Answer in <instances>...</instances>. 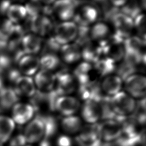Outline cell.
I'll use <instances>...</instances> for the list:
<instances>
[{"label": "cell", "mask_w": 146, "mask_h": 146, "mask_svg": "<svg viewBox=\"0 0 146 146\" xmlns=\"http://www.w3.org/2000/svg\"><path fill=\"white\" fill-rule=\"evenodd\" d=\"M39 63L41 70L53 72L59 67L60 60L56 54L46 53L39 58Z\"/></svg>", "instance_id": "obj_29"}, {"label": "cell", "mask_w": 146, "mask_h": 146, "mask_svg": "<svg viewBox=\"0 0 146 146\" xmlns=\"http://www.w3.org/2000/svg\"><path fill=\"white\" fill-rule=\"evenodd\" d=\"M79 132L76 141L79 146H103L104 143L98 136L96 124L84 125Z\"/></svg>", "instance_id": "obj_9"}, {"label": "cell", "mask_w": 146, "mask_h": 146, "mask_svg": "<svg viewBox=\"0 0 146 146\" xmlns=\"http://www.w3.org/2000/svg\"><path fill=\"white\" fill-rule=\"evenodd\" d=\"M73 75L79 85L96 82V78L99 76L92 63L84 61L75 68Z\"/></svg>", "instance_id": "obj_10"}, {"label": "cell", "mask_w": 146, "mask_h": 146, "mask_svg": "<svg viewBox=\"0 0 146 146\" xmlns=\"http://www.w3.org/2000/svg\"><path fill=\"white\" fill-rule=\"evenodd\" d=\"M124 39L115 34L100 43L102 53L115 63L121 61L125 55Z\"/></svg>", "instance_id": "obj_2"}, {"label": "cell", "mask_w": 146, "mask_h": 146, "mask_svg": "<svg viewBox=\"0 0 146 146\" xmlns=\"http://www.w3.org/2000/svg\"><path fill=\"white\" fill-rule=\"evenodd\" d=\"M116 63L103 54L92 64L100 77L112 74L116 69Z\"/></svg>", "instance_id": "obj_25"}, {"label": "cell", "mask_w": 146, "mask_h": 146, "mask_svg": "<svg viewBox=\"0 0 146 146\" xmlns=\"http://www.w3.org/2000/svg\"><path fill=\"white\" fill-rule=\"evenodd\" d=\"M133 23L134 30H136L137 34V36L145 42L146 24L145 14L141 13L138 14L133 19Z\"/></svg>", "instance_id": "obj_35"}, {"label": "cell", "mask_w": 146, "mask_h": 146, "mask_svg": "<svg viewBox=\"0 0 146 146\" xmlns=\"http://www.w3.org/2000/svg\"><path fill=\"white\" fill-rule=\"evenodd\" d=\"M121 8L122 9L121 13L129 16L132 19L141 13L142 9L140 0H128Z\"/></svg>", "instance_id": "obj_34"}, {"label": "cell", "mask_w": 146, "mask_h": 146, "mask_svg": "<svg viewBox=\"0 0 146 146\" xmlns=\"http://www.w3.org/2000/svg\"><path fill=\"white\" fill-rule=\"evenodd\" d=\"M126 92L135 98H144L146 92V79L145 76L134 73L124 80Z\"/></svg>", "instance_id": "obj_7"}, {"label": "cell", "mask_w": 146, "mask_h": 146, "mask_svg": "<svg viewBox=\"0 0 146 146\" xmlns=\"http://www.w3.org/2000/svg\"><path fill=\"white\" fill-rule=\"evenodd\" d=\"M43 39L41 36L34 33H27L21 40V46L25 54L36 55L42 50Z\"/></svg>", "instance_id": "obj_21"}, {"label": "cell", "mask_w": 146, "mask_h": 146, "mask_svg": "<svg viewBox=\"0 0 146 146\" xmlns=\"http://www.w3.org/2000/svg\"><path fill=\"white\" fill-rule=\"evenodd\" d=\"M80 47L81 56L84 61L93 63L103 54L100 44L91 39L84 43Z\"/></svg>", "instance_id": "obj_22"}, {"label": "cell", "mask_w": 146, "mask_h": 146, "mask_svg": "<svg viewBox=\"0 0 146 146\" xmlns=\"http://www.w3.org/2000/svg\"><path fill=\"white\" fill-rule=\"evenodd\" d=\"M98 136L105 143L116 141L120 136L122 127L121 124L115 120H106L96 124Z\"/></svg>", "instance_id": "obj_5"}, {"label": "cell", "mask_w": 146, "mask_h": 146, "mask_svg": "<svg viewBox=\"0 0 146 146\" xmlns=\"http://www.w3.org/2000/svg\"><path fill=\"white\" fill-rule=\"evenodd\" d=\"M111 19L116 35L124 40L132 35L134 30L133 19L121 12H119L116 13Z\"/></svg>", "instance_id": "obj_6"}, {"label": "cell", "mask_w": 146, "mask_h": 146, "mask_svg": "<svg viewBox=\"0 0 146 146\" xmlns=\"http://www.w3.org/2000/svg\"><path fill=\"white\" fill-rule=\"evenodd\" d=\"M34 113L35 110L31 104L17 103L12 107L11 118L15 124L23 125L31 120Z\"/></svg>", "instance_id": "obj_16"}, {"label": "cell", "mask_w": 146, "mask_h": 146, "mask_svg": "<svg viewBox=\"0 0 146 146\" xmlns=\"http://www.w3.org/2000/svg\"><path fill=\"white\" fill-rule=\"evenodd\" d=\"M27 141L23 134H18L13 136L9 141V146H26Z\"/></svg>", "instance_id": "obj_36"}, {"label": "cell", "mask_w": 146, "mask_h": 146, "mask_svg": "<svg viewBox=\"0 0 146 146\" xmlns=\"http://www.w3.org/2000/svg\"><path fill=\"white\" fill-rule=\"evenodd\" d=\"M26 146H39V145H35L34 144H30L27 145H26Z\"/></svg>", "instance_id": "obj_40"}, {"label": "cell", "mask_w": 146, "mask_h": 146, "mask_svg": "<svg viewBox=\"0 0 146 146\" xmlns=\"http://www.w3.org/2000/svg\"><path fill=\"white\" fill-rule=\"evenodd\" d=\"M33 80L38 91L49 93L54 90L56 75L52 72L40 69L34 75Z\"/></svg>", "instance_id": "obj_14"}, {"label": "cell", "mask_w": 146, "mask_h": 146, "mask_svg": "<svg viewBox=\"0 0 146 146\" xmlns=\"http://www.w3.org/2000/svg\"><path fill=\"white\" fill-rule=\"evenodd\" d=\"M89 35L91 40L100 43L110 35L109 26L104 22H96L89 27Z\"/></svg>", "instance_id": "obj_24"}, {"label": "cell", "mask_w": 146, "mask_h": 146, "mask_svg": "<svg viewBox=\"0 0 146 146\" xmlns=\"http://www.w3.org/2000/svg\"><path fill=\"white\" fill-rule=\"evenodd\" d=\"M99 10L94 5L86 3L76 7L73 19L78 26L89 27L95 23L99 17Z\"/></svg>", "instance_id": "obj_4"}, {"label": "cell", "mask_w": 146, "mask_h": 146, "mask_svg": "<svg viewBox=\"0 0 146 146\" xmlns=\"http://www.w3.org/2000/svg\"><path fill=\"white\" fill-rule=\"evenodd\" d=\"M42 4L39 0H27L25 6L27 15L29 17H33L39 15H46V7ZM46 6V5H45Z\"/></svg>", "instance_id": "obj_31"}, {"label": "cell", "mask_w": 146, "mask_h": 146, "mask_svg": "<svg viewBox=\"0 0 146 146\" xmlns=\"http://www.w3.org/2000/svg\"><path fill=\"white\" fill-rule=\"evenodd\" d=\"M16 1H19V2H23V1H27V0H15Z\"/></svg>", "instance_id": "obj_41"}, {"label": "cell", "mask_w": 146, "mask_h": 146, "mask_svg": "<svg viewBox=\"0 0 146 146\" xmlns=\"http://www.w3.org/2000/svg\"><path fill=\"white\" fill-rule=\"evenodd\" d=\"M110 100L113 111L118 117L117 120L122 117H127L135 111L137 103L135 99L126 92L120 91L110 97Z\"/></svg>", "instance_id": "obj_1"}, {"label": "cell", "mask_w": 146, "mask_h": 146, "mask_svg": "<svg viewBox=\"0 0 146 146\" xmlns=\"http://www.w3.org/2000/svg\"><path fill=\"white\" fill-rule=\"evenodd\" d=\"M42 4H43L44 5H50L51 4H53L54 2L56 1V0H39Z\"/></svg>", "instance_id": "obj_39"}, {"label": "cell", "mask_w": 146, "mask_h": 146, "mask_svg": "<svg viewBox=\"0 0 146 146\" xmlns=\"http://www.w3.org/2000/svg\"><path fill=\"white\" fill-rule=\"evenodd\" d=\"M78 30V25L74 22L63 21L55 26L52 36L62 46L75 41L77 36Z\"/></svg>", "instance_id": "obj_3"}, {"label": "cell", "mask_w": 146, "mask_h": 146, "mask_svg": "<svg viewBox=\"0 0 146 146\" xmlns=\"http://www.w3.org/2000/svg\"><path fill=\"white\" fill-rule=\"evenodd\" d=\"M27 123L23 134L27 143L35 144L42 140L44 135V125L42 115H37Z\"/></svg>", "instance_id": "obj_8"}, {"label": "cell", "mask_w": 146, "mask_h": 146, "mask_svg": "<svg viewBox=\"0 0 146 146\" xmlns=\"http://www.w3.org/2000/svg\"><path fill=\"white\" fill-rule=\"evenodd\" d=\"M56 144L57 146H72V140L68 136L62 135L57 139Z\"/></svg>", "instance_id": "obj_37"}, {"label": "cell", "mask_w": 146, "mask_h": 146, "mask_svg": "<svg viewBox=\"0 0 146 146\" xmlns=\"http://www.w3.org/2000/svg\"><path fill=\"white\" fill-rule=\"evenodd\" d=\"M76 5L71 0H56L52 4L51 13L59 20L71 21L74 18Z\"/></svg>", "instance_id": "obj_13"}, {"label": "cell", "mask_w": 146, "mask_h": 146, "mask_svg": "<svg viewBox=\"0 0 146 146\" xmlns=\"http://www.w3.org/2000/svg\"><path fill=\"white\" fill-rule=\"evenodd\" d=\"M29 18V26L33 33L42 37L47 35L51 31L52 22L47 15L42 14Z\"/></svg>", "instance_id": "obj_15"}, {"label": "cell", "mask_w": 146, "mask_h": 146, "mask_svg": "<svg viewBox=\"0 0 146 146\" xmlns=\"http://www.w3.org/2000/svg\"><path fill=\"white\" fill-rule=\"evenodd\" d=\"M14 83L13 88L19 97L32 98L36 91L33 78L31 76L21 75Z\"/></svg>", "instance_id": "obj_19"}, {"label": "cell", "mask_w": 146, "mask_h": 146, "mask_svg": "<svg viewBox=\"0 0 146 146\" xmlns=\"http://www.w3.org/2000/svg\"><path fill=\"white\" fill-rule=\"evenodd\" d=\"M44 125V135L43 139L49 140L56 132L58 124L55 119L50 115H42Z\"/></svg>", "instance_id": "obj_33"}, {"label": "cell", "mask_w": 146, "mask_h": 146, "mask_svg": "<svg viewBox=\"0 0 146 146\" xmlns=\"http://www.w3.org/2000/svg\"><path fill=\"white\" fill-rule=\"evenodd\" d=\"M15 24L12 23L7 18L0 19V40L8 42L13 34Z\"/></svg>", "instance_id": "obj_32"}, {"label": "cell", "mask_w": 146, "mask_h": 146, "mask_svg": "<svg viewBox=\"0 0 146 146\" xmlns=\"http://www.w3.org/2000/svg\"><path fill=\"white\" fill-rule=\"evenodd\" d=\"M110 4L115 8L122 7L128 1V0H108Z\"/></svg>", "instance_id": "obj_38"}, {"label": "cell", "mask_w": 146, "mask_h": 146, "mask_svg": "<svg viewBox=\"0 0 146 146\" xmlns=\"http://www.w3.org/2000/svg\"><path fill=\"white\" fill-rule=\"evenodd\" d=\"M17 62L18 70L22 75L31 76L40 68L39 58L36 55L25 54Z\"/></svg>", "instance_id": "obj_17"}, {"label": "cell", "mask_w": 146, "mask_h": 146, "mask_svg": "<svg viewBox=\"0 0 146 146\" xmlns=\"http://www.w3.org/2000/svg\"><path fill=\"white\" fill-rule=\"evenodd\" d=\"M7 18L14 24H18L26 18L27 15L25 6L15 3L11 4L6 14Z\"/></svg>", "instance_id": "obj_28"}, {"label": "cell", "mask_w": 146, "mask_h": 146, "mask_svg": "<svg viewBox=\"0 0 146 146\" xmlns=\"http://www.w3.org/2000/svg\"><path fill=\"white\" fill-rule=\"evenodd\" d=\"M19 100L13 88L4 87L0 90V109L1 111L12 108Z\"/></svg>", "instance_id": "obj_26"}, {"label": "cell", "mask_w": 146, "mask_h": 146, "mask_svg": "<svg viewBox=\"0 0 146 146\" xmlns=\"http://www.w3.org/2000/svg\"><path fill=\"white\" fill-rule=\"evenodd\" d=\"M123 81L116 74L107 75L102 80L100 84V90L107 96H113L121 91Z\"/></svg>", "instance_id": "obj_20"}, {"label": "cell", "mask_w": 146, "mask_h": 146, "mask_svg": "<svg viewBox=\"0 0 146 146\" xmlns=\"http://www.w3.org/2000/svg\"><path fill=\"white\" fill-rule=\"evenodd\" d=\"M55 75L56 82L54 91L58 96L68 95L75 91L77 82L73 74L62 71Z\"/></svg>", "instance_id": "obj_11"}, {"label": "cell", "mask_w": 146, "mask_h": 146, "mask_svg": "<svg viewBox=\"0 0 146 146\" xmlns=\"http://www.w3.org/2000/svg\"><path fill=\"white\" fill-rule=\"evenodd\" d=\"M61 126L63 131L68 134L79 132L82 127L81 119L76 116H64L61 121Z\"/></svg>", "instance_id": "obj_30"}, {"label": "cell", "mask_w": 146, "mask_h": 146, "mask_svg": "<svg viewBox=\"0 0 146 146\" xmlns=\"http://www.w3.org/2000/svg\"><path fill=\"white\" fill-rule=\"evenodd\" d=\"M80 106L79 100L70 95L59 96L56 98L54 103V110L64 116L74 115Z\"/></svg>", "instance_id": "obj_12"}, {"label": "cell", "mask_w": 146, "mask_h": 146, "mask_svg": "<svg viewBox=\"0 0 146 146\" xmlns=\"http://www.w3.org/2000/svg\"><path fill=\"white\" fill-rule=\"evenodd\" d=\"M102 111L99 101L90 99L84 101L82 108L83 119L88 124H96L101 119Z\"/></svg>", "instance_id": "obj_18"}, {"label": "cell", "mask_w": 146, "mask_h": 146, "mask_svg": "<svg viewBox=\"0 0 146 146\" xmlns=\"http://www.w3.org/2000/svg\"><path fill=\"white\" fill-rule=\"evenodd\" d=\"M59 52L62 59L67 64L75 63L82 58L80 47L76 43L62 46Z\"/></svg>", "instance_id": "obj_23"}, {"label": "cell", "mask_w": 146, "mask_h": 146, "mask_svg": "<svg viewBox=\"0 0 146 146\" xmlns=\"http://www.w3.org/2000/svg\"><path fill=\"white\" fill-rule=\"evenodd\" d=\"M15 124L9 116L0 115V146H2L11 138Z\"/></svg>", "instance_id": "obj_27"}]
</instances>
